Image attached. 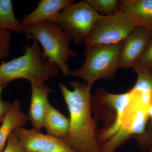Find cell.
Wrapping results in <instances>:
<instances>
[{
	"label": "cell",
	"instance_id": "cell-1",
	"mask_svg": "<svg viewBox=\"0 0 152 152\" xmlns=\"http://www.w3.org/2000/svg\"><path fill=\"white\" fill-rule=\"evenodd\" d=\"M70 84L72 91L58 83L70 115L69 131L63 140L75 152H100L96 122L92 115L91 87L78 81L71 82Z\"/></svg>",
	"mask_w": 152,
	"mask_h": 152
},
{
	"label": "cell",
	"instance_id": "cell-2",
	"mask_svg": "<svg viewBox=\"0 0 152 152\" xmlns=\"http://www.w3.org/2000/svg\"><path fill=\"white\" fill-rule=\"evenodd\" d=\"M32 39V44L23 47L22 56L0 64V83L5 88L12 81L20 79L30 83H44L58 73V66L44 56L39 42Z\"/></svg>",
	"mask_w": 152,
	"mask_h": 152
},
{
	"label": "cell",
	"instance_id": "cell-3",
	"mask_svg": "<svg viewBox=\"0 0 152 152\" xmlns=\"http://www.w3.org/2000/svg\"><path fill=\"white\" fill-rule=\"evenodd\" d=\"M23 34L27 39H34L39 42L44 56L56 64L63 75H70L67 62L77 53L70 48L72 38L58 25L54 22H39L24 26Z\"/></svg>",
	"mask_w": 152,
	"mask_h": 152
},
{
	"label": "cell",
	"instance_id": "cell-4",
	"mask_svg": "<svg viewBox=\"0 0 152 152\" xmlns=\"http://www.w3.org/2000/svg\"><path fill=\"white\" fill-rule=\"evenodd\" d=\"M123 42L86 47L84 52V63L80 67L70 71V75L84 80L91 88L98 80H112L119 69L120 55Z\"/></svg>",
	"mask_w": 152,
	"mask_h": 152
},
{
	"label": "cell",
	"instance_id": "cell-5",
	"mask_svg": "<svg viewBox=\"0 0 152 152\" xmlns=\"http://www.w3.org/2000/svg\"><path fill=\"white\" fill-rule=\"evenodd\" d=\"M133 99L132 93L113 94L102 88L97 90L91 96V110L96 121H102L104 126L96 132L98 142L103 144L113 136L119 128L120 123L126 110Z\"/></svg>",
	"mask_w": 152,
	"mask_h": 152
},
{
	"label": "cell",
	"instance_id": "cell-6",
	"mask_svg": "<svg viewBox=\"0 0 152 152\" xmlns=\"http://www.w3.org/2000/svg\"><path fill=\"white\" fill-rule=\"evenodd\" d=\"M100 15L86 1H81L61 11L56 23L80 45L89 37Z\"/></svg>",
	"mask_w": 152,
	"mask_h": 152
},
{
	"label": "cell",
	"instance_id": "cell-7",
	"mask_svg": "<svg viewBox=\"0 0 152 152\" xmlns=\"http://www.w3.org/2000/svg\"><path fill=\"white\" fill-rule=\"evenodd\" d=\"M149 109L133 99L123 115L118 129L101 145L100 152H114L129 139L143 134L148 120Z\"/></svg>",
	"mask_w": 152,
	"mask_h": 152
},
{
	"label": "cell",
	"instance_id": "cell-8",
	"mask_svg": "<svg viewBox=\"0 0 152 152\" xmlns=\"http://www.w3.org/2000/svg\"><path fill=\"white\" fill-rule=\"evenodd\" d=\"M135 26L125 14L115 12L101 15L88 38L86 47L95 45H113L124 42Z\"/></svg>",
	"mask_w": 152,
	"mask_h": 152
},
{
	"label": "cell",
	"instance_id": "cell-9",
	"mask_svg": "<svg viewBox=\"0 0 152 152\" xmlns=\"http://www.w3.org/2000/svg\"><path fill=\"white\" fill-rule=\"evenodd\" d=\"M14 132L26 152H75L62 139L41 131L19 127Z\"/></svg>",
	"mask_w": 152,
	"mask_h": 152
},
{
	"label": "cell",
	"instance_id": "cell-10",
	"mask_svg": "<svg viewBox=\"0 0 152 152\" xmlns=\"http://www.w3.org/2000/svg\"><path fill=\"white\" fill-rule=\"evenodd\" d=\"M152 34L141 27H135L124 41L120 53L119 67L132 68L142 55Z\"/></svg>",
	"mask_w": 152,
	"mask_h": 152
},
{
	"label": "cell",
	"instance_id": "cell-11",
	"mask_svg": "<svg viewBox=\"0 0 152 152\" xmlns=\"http://www.w3.org/2000/svg\"><path fill=\"white\" fill-rule=\"evenodd\" d=\"M115 12L125 14L135 26L145 28L152 32V0L119 1Z\"/></svg>",
	"mask_w": 152,
	"mask_h": 152
},
{
	"label": "cell",
	"instance_id": "cell-12",
	"mask_svg": "<svg viewBox=\"0 0 152 152\" xmlns=\"http://www.w3.org/2000/svg\"><path fill=\"white\" fill-rule=\"evenodd\" d=\"M31 96L28 119L33 129L41 131L44 127V120L48 106V97L53 90L45 83H31Z\"/></svg>",
	"mask_w": 152,
	"mask_h": 152
},
{
	"label": "cell",
	"instance_id": "cell-13",
	"mask_svg": "<svg viewBox=\"0 0 152 152\" xmlns=\"http://www.w3.org/2000/svg\"><path fill=\"white\" fill-rule=\"evenodd\" d=\"M74 3L72 0H41L32 12L22 18L21 22L24 26L42 22L56 23L61 11Z\"/></svg>",
	"mask_w": 152,
	"mask_h": 152
},
{
	"label": "cell",
	"instance_id": "cell-14",
	"mask_svg": "<svg viewBox=\"0 0 152 152\" xmlns=\"http://www.w3.org/2000/svg\"><path fill=\"white\" fill-rule=\"evenodd\" d=\"M28 121V117L21 110L20 103L15 100L0 126V152L4 150L11 134L17 128L23 127Z\"/></svg>",
	"mask_w": 152,
	"mask_h": 152
},
{
	"label": "cell",
	"instance_id": "cell-15",
	"mask_svg": "<svg viewBox=\"0 0 152 152\" xmlns=\"http://www.w3.org/2000/svg\"><path fill=\"white\" fill-rule=\"evenodd\" d=\"M44 127L48 134L64 139L70 129L69 118L49 104L44 120Z\"/></svg>",
	"mask_w": 152,
	"mask_h": 152
},
{
	"label": "cell",
	"instance_id": "cell-16",
	"mask_svg": "<svg viewBox=\"0 0 152 152\" xmlns=\"http://www.w3.org/2000/svg\"><path fill=\"white\" fill-rule=\"evenodd\" d=\"M24 26L14 13L11 0H0V30L23 34Z\"/></svg>",
	"mask_w": 152,
	"mask_h": 152
},
{
	"label": "cell",
	"instance_id": "cell-17",
	"mask_svg": "<svg viewBox=\"0 0 152 152\" xmlns=\"http://www.w3.org/2000/svg\"><path fill=\"white\" fill-rule=\"evenodd\" d=\"M132 69L137 74L152 73V34L142 55Z\"/></svg>",
	"mask_w": 152,
	"mask_h": 152
},
{
	"label": "cell",
	"instance_id": "cell-18",
	"mask_svg": "<svg viewBox=\"0 0 152 152\" xmlns=\"http://www.w3.org/2000/svg\"><path fill=\"white\" fill-rule=\"evenodd\" d=\"M139 148L143 152L152 150V106L149 110L148 120L144 133L134 137Z\"/></svg>",
	"mask_w": 152,
	"mask_h": 152
},
{
	"label": "cell",
	"instance_id": "cell-19",
	"mask_svg": "<svg viewBox=\"0 0 152 152\" xmlns=\"http://www.w3.org/2000/svg\"><path fill=\"white\" fill-rule=\"evenodd\" d=\"M87 2L96 12L109 15L115 12L119 1L117 0H86Z\"/></svg>",
	"mask_w": 152,
	"mask_h": 152
},
{
	"label": "cell",
	"instance_id": "cell-20",
	"mask_svg": "<svg viewBox=\"0 0 152 152\" xmlns=\"http://www.w3.org/2000/svg\"><path fill=\"white\" fill-rule=\"evenodd\" d=\"M12 38V32L0 30V61L10 54Z\"/></svg>",
	"mask_w": 152,
	"mask_h": 152
},
{
	"label": "cell",
	"instance_id": "cell-21",
	"mask_svg": "<svg viewBox=\"0 0 152 152\" xmlns=\"http://www.w3.org/2000/svg\"><path fill=\"white\" fill-rule=\"evenodd\" d=\"M3 152H26L19 142L14 131L9 137L5 148Z\"/></svg>",
	"mask_w": 152,
	"mask_h": 152
},
{
	"label": "cell",
	"instance_id": "cell-22",
	"mask_svg": "<svg viewBox=\"0 0 152 152\" xmlns=\"http://www.w3.org/2000/svg\"><path fill=\"white\" fill-rule=\"evenodd\" d=\"M11 105L10 103L0 100V124H2L4 120Z\"/></svg>",
	"mask_w": 152,
	"mask_h": 152
},
{
	"label": "cell",
	"instance_id": "cell-23",
	"mask_svg": "<svg viewBox=\"0 0 152 152\" xmlns=\"http://www.w3.org/2000/svg\"><path fill=\"white\" fill-rule=\"evenodd\" d=\"M5 88V87L0 83V100L1 99V94L2 91Z\"/></svg>",
	"mask_w": 152,
	"mask_h": 152
},
{
	"label": "cell",
	"instance_id": "cell-24",
	"mask_svg": "<svg viewBox=\"0 0 152 152\" xmlns=\"http://www.w3.org/2000/svg\"><path fill=\"white\" fill-rule=\"evenodd\" d=\"M148 152H152V150H151V151H148Z\"/></svg>",
	"mask_w": 152,
	"mask_h": 152
}]
</instances>
